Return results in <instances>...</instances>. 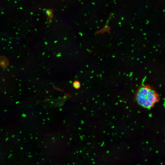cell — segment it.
<instances>
[{"label":"cell","instance_id":"cell-1","mask_svg":"<svg viewBox=\"0 0 165 165\" xmlns=\"http://www.w3.org/2000/svg\"><path fill=\"white\" fill-rule=\"evenodd\" d=\"M135 98L139 105L147 109L153 108L159 100L158 94L148 86H141L136 92Z\"/></svg>","mask_w":165,"mask_h":165},{"label":"cell","instance_id":"cell-2","mask_svg":"<svg viewBox=\"0 0 165 165\" xmlns=\"http://www.w3.org/2000/svg\"><path fill=\"white\" fill-rule=\"evenodd\" d=\"M73 86L76 89H78L80 87V82L78 81H75L73 83Z\"/></svg>","mask_w":165,"mask_h":165},{"label":"cell","instance_id":"cell-3","mask_svg":"<svg viewBox=\"0 0 165 165\" xmlns=\"http://www.w3.org/2000/svg\"><path fill=\"white\" fill-rule=\"evenodd\" d=\"M49 18L50 19H51L52 17V11L50 10H48L47 12H46Z\"/></svg>","mask_w":165,"mask_h":165}]
</instances>
